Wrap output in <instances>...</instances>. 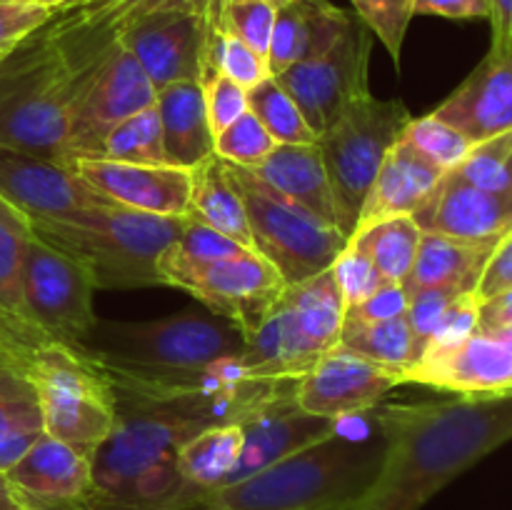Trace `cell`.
I'll use <instances>...</instances> for the list:
<instances>
[{"mask_svg": "<svg viewBox=\"0 0 512 510\" xmlns=\"http://www.w3.org/2000/svg\"><path fill=\"white\" fill-rule=\"evenodd\" d=\"M443 175L445 170H440L425 155H420L413 145L398 138L385 155L378 175H375L373 188H370L368 198L360 208L353 235L380 223V220L400 218V215L413 218L428 203Z\"/></svg>", "mask_w": 512, "mask_h": 510, "instance_id": "cb8c5ba5", "label": "cell"}, {"mask_svg": "<svg viewBox=\"0 0 512 510\" xmlns=\"http://www.w3.org/2000/svg\"><path fill=\"white\" fill-rule=\"evenodd\" d=\"M275 15H278V8L265 0H220L218 10L220 25L243 40L248 48H253L263 60H268Z\"/></svg>", "mask_w": 512, "mask_h": 510, "instance_id": "60d3db41", "label": "cell"}, {"mask_svg": "<svg viewBox=\"0 0 512 510\" xmlns=\"http://www.w3.org/2000/svg\"><path fill=\"white\" fill-rule=\"evenodd\" d=\"M460 290L450 288H425L415 290L408 295V310H405V318H408L410 330H413L415 338V360L423 353L425 343L430 340L433 330L438 328L440 318L445 315V310L460 298Z\"/></svg>", "mask_w": 512, "mask_h": 510, "instance_id": "f6af8a7d", "label": "cell"}, {"mask_svg": "<svg viewBox=\"0 0 512 510\" xmlns=\"http://www.w3.org/2000/svg\"><path fill=\"white\" fill-rule=\"evenodd\" d=\"M345 303L333 270L285 285L270 318L245 338L238 365L253 380H298L340 343Z\"/></svg>", "mask_w": 512, "mask_h": 510, "instance_id": "8992f818", "label": "cell"}, {"mask_svg": "<svg viewBox=\"0 0 512 510\" xmlns=\"http://www.w3.org/2000/svg\"><path fill=\"white\" fill-rule=\"evenodd\" d=\"M240 425H243V453L225 485L240 483L268 465L278 463L318 440L330 438L333 433H338L343 423L303 413L295 405V398H290L260 410L258 415Z\"/></svg>", "mask_w": 512, "mask_h": 510, "instance_id": "603a6c76", "label": "cell"}, {"mask_svg": "<svg viewBox=\"0 0 512 510\" xmlns=\"http://www.w3.org/2000/svg\"><path fill=\"white\" fill-rule=\"evenodd\" d=\"M155 100L158 93L138 60L118 40L110 43L75 80L68 160L98 158L105 135L130 115L153 108Z\"/></svg>", "mask_w": 512, "mask_h": 510, "instance_id": "30bf717a", "label": "cell"}, {"mask_svg": "<svg viewBox=\"0 0 512 510\" xmlns=\"http://www.w3.org/2000/svg\"><path fill=\"white\" fill-rule=\"evenodd\" d=\"M358 20L385 45L393 58L395 70H400L405 35L415 15V0H350Z\"/></svg>", "mask_w": 512, "mask_h": 510, "instance_id": "ab89813d", "label": "cell"}, {"mask_svg": "<svg viewBox=\"0 0 512 510\" xmlns=\"http://www.w3.org/2000/svg\"><path fill=\"white\" fill-rule=\"evenodd\" d=\"M408 310V293L400 283H385L375 290L363 303L345 310V320L353 323H375V320H390L405 315Z\"/></svg>", "mask_w": 512, "mask_h": 510, "instance_id": "c3c4849f", "label": "cell"}, {"mask_svg": "<svg viewBox=\"0 0 512 510\" xmlns=\"http://www.w3.org/2000/svg\"><path fill=\"white\" fill-rule=\"evenodd\" d=\"M35 3H43V5H48L50 10H60V8H65V5H70V3H75V0H35Z\"/></svg>", "mask_w": 512, "mask_h": 510, "instance_id": "680465c9", "label": "cell"}, {"mask_svg": "<svg viewBox=\"0 0 512 510\" xmlns=\"http://www.w3.org/2000/svg\"><path fill=\"white\" fill-rule=\"evenodd\" d=\"M420 238L423 230L418 228V223L410 215H400L350 235L348 243L358 248L388 283L403 285L413 270Z\"/></svg>", "mask_w": 512, "mask_h": 510, "instance_id": "1f68e13d", "label": "cell"}, {"mask_svg": "<svg viewBox=\"0 0 512 510\" xmlns=\"http://www.w3.org/2000/svg\"><path fill=\"white\" fill-rule=\"evenodd\" d=\"M0 198L35 220H68L80 210L108 203L68 165L0 148Z\"/></svg>", "mask_w": 512, "mask_h": 510, "instance_id": "ac0fdd59", "label": "cell"}, {"mask_svg": "<svg viewBox=\"0 0 512 510\" xmlns=\"http://www.w3.org/2000/svg\"><path fill=\"white\" fill-rule=\"evenodd\" d=\"M248 110L265 125L275 143H315L318 135L300 113L298 103L288 95V90L270 75L263 83L248 90Z\"/></svg>", "mask_w": 512, "mask_h": 510, "instance_id": "d590c367", "label": "cell"}, {"mask_svg": "<svg viewBox=\"0 0 512 510\" xmlns=\"http://www.w3.org/2000/svg\"><path fill=\"white\" fill-rule=\"evenodd\" d=\"M230 165L245 203L253 250L268 260L285 285H298L333 268L348 238L335 225L270 188L250 168Z\"/></svg>", "mask_w": 512, "mask_h": 510, "instance_id": "ba28073f", "label": "cell"}, {"mask_svg": "<svg viewBox=\"0 0 512 510\" xmlns=\"http://www.w3.org/2000/svg\"><path fill=\"white\" fill-rule=\"evenodd\" d=\"M408 123L410 113L403 100H378L368 93L315 140L333 190L338 225L348 240L385 155Z\"/></svg>", "mask_w": 512, "mask_h": 510, "instance_id": "9c48e42d", "label": "cell"}, {"mask_svg": "<svg viewBox=\"0 0 512 510\" xmlns=\"http://www.w3.org/2000/svg\"><path fill=\"white\" fill-rule=\"evenodd\" d=\"M490 333H498L500 338L505 340V345H508V348L512 350V325L510 328H500V330H490Z\"/></svg>", "mask_w": 512, "mask_h": 510, "instance_id": "91938a15", "label": "cell"}, {"mask_svg": "<svg viewBox=\"0 0 512 510\" xmlns=\"http://www.w3.org/2000/svg\"><path fill=\"white\" fill-rule=\"evenodd\" d=\"M512 325V290L495 298L483 300L478 305V328L480 330H500Z\"/></svg>", "mask_w": 512, "mask_h": 510, "instance_id": "db71d44e", "label": "cell"}, {"mask_svg": "<svg viewBox=\"0 0 512 510\" xmlns=\"http://www.w3.org/2000/svg\"><path fill=\"white\" fill-rule=\"evenodd\" d=\"M330 270H333V278L335 283H338L340 295H343L345 310L363 303V300L370 298L380 285L388 283V280L378 273V268L350 243L345 245V250L338 255V260H335Z\"/></svg>", "mask_w": 512, "mask_h": 510, "instance_id": "ee69618b", "label": "cell"}, {"mask_svg": "<svg viewBox=\"0 0 512 510\" xmlns=\"http://www.w3.org/2000/svg\"><path fill=\"white\" fill-rule=\"evenodd\" d=\"M265 3H270L273 8H283V5L290 3V0H265Z\"/></svg>", "mask_w": 512, "mask_h": 510, "instance_id": "94428289", "label": "cell"}, {"mask_svg": "<svg viewBox=\"0 0 512 510\" xmlns=\"http://www.w3.org/2000/svg\"><path fill=\"white\" fill-rule=\"evenodd\" d=\"M200 88H203L205 110H208L210 130L213 135L223 133L230 123L248 113V90L230 80L228 75L210 70L200 75Z\"/></svg>", "mask_w": 512, "mask_h": 510, "instance_id": "7bdbcfd3", "label": "cell"}, {"mask_svg": "<svg viewBox=\"0 0 512 510\" xmlns=\"http://www.w3.org/2000/svg\"><path fill=\"white\" fill-rule=\"evenodd\" d=\"M453 173L475 188L512 200V130L475 143Z\"/></svg>", "mask_w": 512, "mask_h": 510, "instance_id": "74e56055", "label": "cell"}, {"mask_svg": "<svg viewBox=\"0 0 512 510\" xmlns=\"http://www.w3.org/2000/svg\"><path fill=\"white\" fill-rule=\"evenodd\" d=\"M70 510H98L95 505H83V508H70Z\"/></svg>", "mask_w": 512, "mask_h": 510, "instance_id": "6125c7cd", "label": "cell"}, {"mask_svg": "<svg viewBox=\"0 0 512 510\" xmlns=\"http://www.w3.org/2000/svg\"><path fill=\"white\" fill-rule=\"evenodd\" d=\"M185 218L143 213L118 203H100L68 220H35L30 230L83 263L95 288L163 285L158 260L178 238Z\"/></svg>", "mask_w": 512, "mask_h": 510, "instance_id": "5b68a950", "label": "cell"}, {"mask_svg": "<svg viewBox=\"0 0 512 510\" xmlns=\"http://www.w3.org/2000/svg\"><path fill=\"white\" fill-rule=\"evenodd\" d=\"M275 138L253 113H243L223 133L215 135V155L240 168L255 170L275 150Z\"/></svg>", "mask_w": 512, "mask_h": 510, "instance_id": "b9f144b4", "label": "cell"}, {"mask_svg": "<svg viewBox=\"0 0 512 510\" xmlns=\"http://www.w3.org/2000/svg\"><path fill=\"white\" fill-rule=\"evenodd\" d=\"M168 10L215 18L220 0H75L55 10L43 30L60 45L75 73H80L115 43L125 25Z\"/></svg>", "mask_w": 512, "mask_h": 510, "instance_id": "4fadbf2b", "label": "cell"}, {"mask_svg": "<svg viewBox=\"0 0 512 510\" xmlns=\"http://www.w3.org/2000/svg\"><path fill=\"white\" fill-rule=\"evenodd\" d=\"M188 215L210 225L218 233L228 235L245 250H253V235H250L243 195H240L238 183L230 173L228 160L210 155L208 160L190 170Z\"/></svg>", "mask_w": 512, "mask_h": 510, "instance_id": "f546056e", "label": "cell"}, {"mask_svg": "<svg viewBox=\"0 0 512 510\" xmlns=\"http://www.w3.org/2000/svg\"><path fill=\"white\" fill-rule=\"evenodd\" d=\"M205 425L155 405L118 408L115 430L93 450V505L168 510L180 490L178 450Z\"/></svg>", "mask_w": 512, "mask_h": 510, "instance_id": "3957f363", "label": "cell"}, {"mask_svg": "<svg viewBox=\"0 0 512 510\" xmlns=\"http://www.w3.org/2000/svg\"><path fill=\"white\" fill-rule=\"evenodd\" d=\"M185 290L248 338L270 318L285 283L268 260L245 250L235 258L208 265Z\"/></svg>", "mask_w": 512, "mask_h": 510, "instance_id": "2e32d148", "label": "cell"}, {"mask_svg": "<svg viewBox=\"0 0 512 510\" xmlns=\"http://www.w3.org/2000/svg\"><path fill=\"white\" fill-rule=\"evenodd\" d=\"M28 393H33V390L28 388V383H25L15 370H10L8 365L0 363V398H13V395Z\"/></svg>", "mask_w": 512, "mask_h": 510, "instance_id": "9f6ffc18", "label": "cell"}, {"mask_svg": "<svg viewBox=\"0 0 512 510\" xmlns=\"http://www.w3.org/2000/svg\"><path fill=\"white\" fill-rule=\"evenodd\" d=\"M508 290H512V233L495 245L473 295L478 298V303H483V300L503 295Z\"/></svg>", "mask_w": 512, "mask_h": 510, "instance_id": "681fc988", "label": "cell"}, {"mask_svg": "<svg viewBox=\"0 0 512 510\" xmlns=\"http://www.w3.org/2000/svg\"><path fill=\"white\" fill-rule=\"evenodd\" d=\"M15 430H43V415L33 393L0 398V435Z\"/></svg>", "mask_w": 512, "mask_h": 510, "instance_id": "f907efd6", "label": "cell"}, {"mask_svg": "<svg viewBox=\"0 0 512 510\" xmlns=\"http://www.w3.org/2000/svg\"><path fill=\"white\" fill-rule=\"evenodd\" d=\"M98 158L138 165H168L158 108L155 105L145 108L115 125L105 135Z\"/></svg>", "mask_w": 512, "mask_h": 510, "instance_id": "e575fe53", "label": "cell"}, {"mask_svg": "<svg viewBox=\"0 0 512 510\" xmlns=\"http://www.w3.org/2000/svg\"><path fill=\"white\" fill-rule=\"evenodd\" d=\"M243 453V425H210L178 450L180 490L168 510H195V505L228 483Z\"/></svg>", "mask_w": 512, "mask_h": 510, "instance_id": "484cf974", "label": "cell"}, {"mask_svg": "<svg viewBox=\"0 0 512 510\" xmlns=\"http://www.w3.org/2000/svg\"><path fill=\"white\" fill-rule=\"evenodd\" d=\"M23 293L30 320L50 340L73 348L98 323L93 275L83 263L35 233L25 248Z\"/></svg>", "mask_w": 512, "mask_h": 510, "instance_id": "7c38bea8", "label": "cell"}, {"mask_svg": "<svg viewBox=\"0 0 512 510\" xmlns=\"http://www.w3.org/2000/svg\"><path fill=\"white\" fill-rule=\"evenodd\" d=\"M0 510H23L20 508L18 498H15V493L10 490L8 480H5L3 475H0Z\"/></svg>", "mask_w": 512, "mask_h": 510, "instance_id": "6f0895ef", "label": "cell"}, {"mask_svg": "<svg viewBox=\"0 0 512 510\" xmlns=\"http://www.w3.org/2000/svg\"><path fill=\"white\" fill-rule=\"evenodd\" d=\"M370 53H373V33L360 20H353V25L333 48L303 63L290 65L273 78L288 90L303 118L320 138L343 118L355 100L370 93Z\"/></svg>", "mask_w": 512, "mask_h": 510, "instance_id": "8fae6325", "label": "cell"}, {"mask_svg": "<svg viewBox=\"0 0 512 510\" xmlns=\"http://www.w3.org/2000/svg\"><path fill=\"white\" fill-rule=\"evenodd\" d=\"M385 440L338 430L260 473L205 495L198 510H350L383 465Z\"/></svg>", "mask_w": 512, "mask_h": 510, "instance_id": "7a4b0ae2", "label": "cell"}, {"mask_svg": "<svg viewBox=\"0 0 512 510\" xmlns=\"http://www.w3.org/2000/svg\"><path fill=\"white\" fill-rule=\"evenodd\" d=\"M413 220L423 233L465 243H500L512 233V200L475 188L450 170Z\"/></svg>", "mask_w": 512, "mask_h": 510, "instance_id": "44dd1931", "label": "cell"}, {"mask_svg": "<svg viewBox=\"0 0 512 510\" xmlns=\"http://www.w3.org/2000/svg\"><path fill=\"white\" fill-rule=\"evenodd\" d=\"M253 173L260 175L280 195H285L293 203H298L300 208L310 210V213L340 230L333 190H330V180L328 173H325L318 143L275 145L273 153Z\"/></svg>", "mask_w": 512, "mask_h": 510, "instance_id": "4316f807", "label": "cell"}, {"mask_svg": "<svg viewBox=\"0 0 512 510\" xmlns=\"http://www.w3.org/2000/svg\"><path fill=\"white\" fill-rule=\"evenodd\" d=\"M13 370L28 383L43 430L93 455L118 423V400L108 380L70 345L43 340L18 355Z\"/></svg>", "mask_w": 512, "mask_h": 510, "instance_id": "52a82bcc", "label": "cell"}, {"mask_svg": "<svg viewBox=\"0 0 512 510\" xmlns=\"http://www.w3.org/2000/svg\"><path fill=\"white\" fill-rule=\"evenodd\" d=\"M383 465L350 510H420L435 493L512 440V393L375 408Z\"/></svg>", "mask_w": 512, "mask_h": 510, "instance_id": "6da1fadb", "label": "cell"}, {"mask_svg": "<svg viewBox=\"0 0 512 510\" xmlns=\"http://www.w3.org/2000/svg\"><path fill=\"white\" fill-rule=\"evenodd\" d=\"M473 143L512 130V50L488 53L483 63L433 110Z\"/></svg>", "mask_w": 512, "mask_h": 510, "instance_id": "7402d4cb", "label": "cell"}, {"mask_svg": "<svg viewBox=\"0 0 512 510\" xmlns=\"http://www.w3.org/2000/svg\"><path fill=\"white\" fill-rule=\"evenodd\" d=\"M155 108L163 128L168 165L193 170L215 155V135L210 130L208 110L200 83H173L158 90Z\"/></svg>", "mask_w": 512, "mask_h": 510, "instance_id": "83f0119b", "label": "cell"}, {"mask_svg": "<svg viewBox=\"0 0 512 510\" xmlns=\"http://www.w3.org/2000/svg\"><path fill=\"white\" fill-rule=\"evenodd\" d=\"M210 18L195 13H153L125 25L118 43L133 55L155 93L173 83H200Z\"/></svg>", "mask_w": 512, "mask_h": 510, "instance_id": "9a60e30c", "label": "cell"}, {"mask_svg": "<svg viewBox=\"0 0 512 510\" xmlns=\"http://www.w3.org/2000/svg\"><path fill=\"white\" fill-rule=\"evenodd\" d=\"M400 375L335 345L303 378L295 380V405L315 418L343 420L375 410L398 388Z\"/></svg>", "mask_w": 512, "mask_h": 510, "instance_id": "5bb4252c", "label": "cell"}, {"mask_svg": "<svg viewBox=\"0 0 512 510\" xmlns=\"http://www.w3.org/2000/svg\"><path fill=\"white\" fill-rule=\"evenodd\" d=\"M478 298L473 293H465L445 310V315L440 318L438 328L433 330L430 340L425 343L423 353L428 350H445V348H453V345L463 343L465 338L478 330ZM420 353V355H423ZM418 355V358H420Z\"/></svg>", "mask_w": 512, "mask_h": 510, "instance_id": "7dc6e473", "label": "cell"}, {"mask_svg": "<svg viewBox=\"0 0 512 510\" xmlns=\"http://www.w3.org/2000/svg\"><path fill=\"white\" fill-rule=\"evenodd\" d=\"M23 510L93 505V463L85 450L43 433L3 475Z\"/></svg>", "mask_w": 512, "mask_h": 510, "instance_id": "e0dca14e", "label": "cell"}, {"mask_svg": "<svg viewBox=\"0 0 512 510\" xmlns=\"http://www.w3.org/2000/svg\"><path fill=\"white\" fill-rule=\"evenodd\" d=\"M498 243H465L445 235L423 233L413 270L403 283L405 293L425 288H450L475 293L480 273Z\"/></svg>", "mask_w": 512, "mask_h": 510, "instance_id": "f1b7e54d", "label": "cell"}, {"mask_svg": "<svg viewBox=\"0 0 512 510\" xmlns=\"http://www.w3.org/2000/svg\"><path fill=\"white\" fill-rule=\"evenodd\" d=\"M68 168L110 203L165 218H185L190 210V170L185 168L108 158H70Z\"/></svg>", "mask_w": 512, "mask_h": 510, "instance_id": "ffe728a7", "label": "cell"}, {"mask_svg": "<svg viewBox=\"0 0 512 510\" xmlns=\"http://www.w3.org/2000/svg\"><path fill=\"white\" fill-rule=\"evenodd\" d=\"M403 383H420L455 395L512 393V350L498 333L475 330L463 343L428 350L403 373Z\"/></svg>", "mask_w": 512, "mask_h": 510, "instance_id": "d6986e66", "label": "cell"}, {"mask_svg": "<svg viewBox=\"0 0 512 510\" xmlns=\"http://www.w3.org/2000/svg\"><path fill=\"white\" fill-rule=\"evenodd\" d=\"M493 0H415V15L450 20H488Z\"/></svg>", "mask_w": 512, "mask_h": 510, "instance_id": "816d5d0a", "label": "cell"}, {"mask_svg": "<svg viewBox=\"0 0 512 510\" xmlns=\"http://www.w3.org/2000/svg\"><path fill=\"white\" fill-rule=\"evenodd\" d=\"M340 345L370 363L400 375L415 363V338L405 315L390 320H375V323H353L343 320L340 330Z\"/></svg>", "mask_w": 512, "mask_h": 510, "instance_id": "d6a6232c", "label": "cell"}, {"mask_svg": "<svg viewBox=\"0 0 512 510\" xmlns=\"http://www.w3.org/2000/svg\"><path fill=\"white\" fill-rule=\"evenodd\" d=\"M488 20L493 25L490 53H508L512 50V0H493Z\"/></svg>", "mask_w": 512, "mask_h": 510, "instance_id": "11a10c76", "label": "cell"}, {"mask_svg": "<svg viewBox=\"0 0 512 510\" xmlns=\"http://www.w3.org/2000/svg\"><path fill=\"white\" fill-rule=\"evenodd\" d=\"M43 433L45 430H15V433L0 435V475L8 473Z\"/></svg>", "mask_w": 512, "mask_h": 510, "instance_id": "f5cc1de1", "label": "cell"}, {"mask_svg": "<svg viewBox=\"0 0 512 510\" xmlns=\"http://www.w3.org/2000/svg\"><path fill=\"white\" fill-rule=\"evenodd\" d=\"M75 80L78 73L43 28L0 58V148L68 163Z\"/></svg>", "mask_w": 512, "mask_h": 510, "instance_id": "277c9868", "label": "cell"}, {"mask_svg": "<svg viewBox=\"0 0 512 510\" xmlns=\"http://www.w3.org/2000/svg\"><path fill=\"white\" fill-rule=\"evenodd\" d=\"M53 10L35 0H0V58L43 28Z\"/></svg>", "mask_w": 512, "mask_h": 510, "instance_id": "bcb514c9", "label": "cell"}, {"mask_svg": "<svg viewBox=\"0 0 512 510\" xmlns=\"http://www.w3.org/2000/svg\"><path fill=\"white\" fill-rule=\"evenodd\" d=\"M210 70H218V73L228 75L230 80L243 85L245 90L255 88V85L263 83L265 78H270L268 60L260 58V55L255 53L253 48H248L243 40L235 38L233 33H228V30L220 25L218 15L210 18L208 40H205L203 73H210Z\"/></svg>", "mask_w": 512, "mask_h": 510, "instance_id": "8d00e7d4", "label": "cell"}, {"mask_svg": "<svg viewBox=\"0 0 512 510\" xmlns=\"http://www.w3.org/2000/svg\"><path fill=\"white\" fill-rule=\"evenodd\" d=\"M345 10L335 8L330 0H290L275 15L273 38L268 50L270 75L288 70L333 48L345 30L353 25Z\"/></svg>", "mask_w": 512, "mask_h": 510, "instance_id": "d4e9b609", "label": "cell"}, {"mask_svg": "<svg viewBox=\"0 0 512 510\" xmlns=\"http://www.w3.org/2000/svg\"><path fill=\"white\" fill-rule=\"evenodd\" d=\"M400 138L413 145L420 155H425L430 163H435L445 173L458 168L475 145L468 135L460 133L458 128H453L445 120L435 118L433 113L423 115V118H410Z\"/></svg>", "mask_w": 512, "mask_h": 510, "instance_id": "f35d334b", "label": "cell"}, {"mask_svg": "<svg viewBox=\"0 0 512 510\" xmlns=\"http://www.w3.org/2000/svg\"><path fill=\"white\" fill-rule=\"evenodd\" d=\"M240 253H245L243 245L230 240L228 235L218 233L210 225L200 223L193 215H185L178 238L163 250L158 260L160 280H163V285H175V288L185 290L190 280L203 273L208 265L235 258Z\"/></svg>", "mask_w": 512, "mask_h": 510, "instance_id": "4dcf8cb0", "label": "cell"}, {"mask_svg": "<svg viewBox=\"0 0 512 510\" xmlns=\"http://www.w3.org/2000/svg\"><path fill=\"white\" fill-rule=\"evenodd\" d=\"M33 235L28 218L0 198V313L33 325L23 293L25 248Z\"/></svg>", "mask_w": 512, "mask_h": 510, "instance_id": "836d02e7", "label": "cell"}]
</instances>
